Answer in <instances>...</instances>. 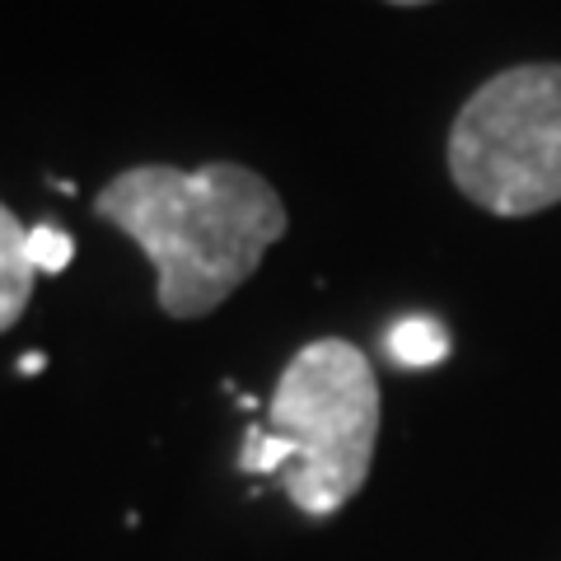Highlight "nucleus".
Segmentation results:
<instances>
[{
	"label": "nucleus",
	"instance_id": "6e6552de",
	"mask_svg": "<svg viewBox=\"0 0 561 561\" xmlns=\"http://www.w3.org/2000/svg\"><path fill=\"white\" fill-rule=\"evenodd\" d=\"M389 5H431V0H389Z\"/></svg>",
	"mask_w": 561,
	"mask_h": 561
},
{
	"label": "nucleus",
	"instance_id": "7ed1b4c3",
	"mask_svg": "<svg viewBox=\"0 0 561 561\" xmlns=\"http://www.w3.org/2000/svg\"><path fill=\"white\" fill-rule=\"evenodd\" d=\"M449 179L491 216H538L561 202V66L491 76L449 127Z\"/></svg>",
	"mask_w": 561,
	"mask_h": 561
},
{
	"label": "nucleus",
	"instance_id": "f257e3e1",
	"mask_svg": "<svg viewBox=\"0 0 561 561\" xmlns=\"http://www.w3.org/2000/svg\"><path fill=\"white\" fill-rule=\"evenodd\" d=\"M94 216L154 262V300L183 323L230 300L290 225L276 187L243 164L122 169L94 197Z\"/></svg>",
	"mask_w": 561,
	"mask_h": 561
},
{
	"label": "nucleus",
	"instance_id": "423d86ee",
	"mask_svg": "<svg viewBox=\"0 0 561 561\" xmlns=\"http://www.w3.org/2000/svg\"><path fill=\"white\" fill-rule=\"evenodd\" d=\"M70 257H76V243L57 225H33L28 230V262L38 272H66Z\"/></svg>",
	"mask_w": 561,
	"mask_h": 561
},
{
	"label": "nucleus",
	"instance_id": "0eeeda50",
	"mask_svg": "<svg viewBox=\"0 0 561 561\" xmlns=\"http://www.w3.org/2000/svg\"><path fill=\"white\" fill-rule=\"evenodd\" d=\"M20 370H24V375H38V370H43V356H38V351H28V356L20 360Z\"/></svg>",
	"mask_w": 561,
	"mask_h": 561
},
{
	"label": "nucleus",
	"instance_id": "f03ea898",
	"mask_svg": "<svg viewBox=\"0 0 561 561\" xmlns=\"http://www.w3.org/2000/svg\"><path fill=\"white\" fill-rule=\"evenodd\" d=\"M267 431L290 449L280 486L305 515L328 519L370 478L379 445V379L342 337L309 342L276 379Z\"/></svg>",
	"mask_w": 561,
	"mask_h": 561
},
{
	"label": "nucleus",
	"instance_id": "39448f33",
	"mask_svg": "<svg viewBox=\"0 0 561 561\" xmlns=\"http://www.w3.org/2000/svg\"><path fill=\"white\" fill-rule=\"evenodd\" d=\"M389 351H393L398 365H412V370H421V365H440V360H445L449 337H445L440 323H431V319H408V323H398V328L389 332Z\"/></svg>",
	"mask_w": 561,
	"mask_h": 561
},
{
	"label": "nucleus",
	"instance_id": "20e7f679",
	"mask_svg": "<svg viewBox=\"0 0 561 561\" xmlns=\"http://www.w3.org/2000/svg\"><path fill=\"white\" fill-rule=\"evenodd\" d=\"M33 276L38 267L28 262V230L10 206H0V332H10L28 309Z\"/></svg>",
	"mask_w": 561,
	"mask_h": 561
}]
</instances>
